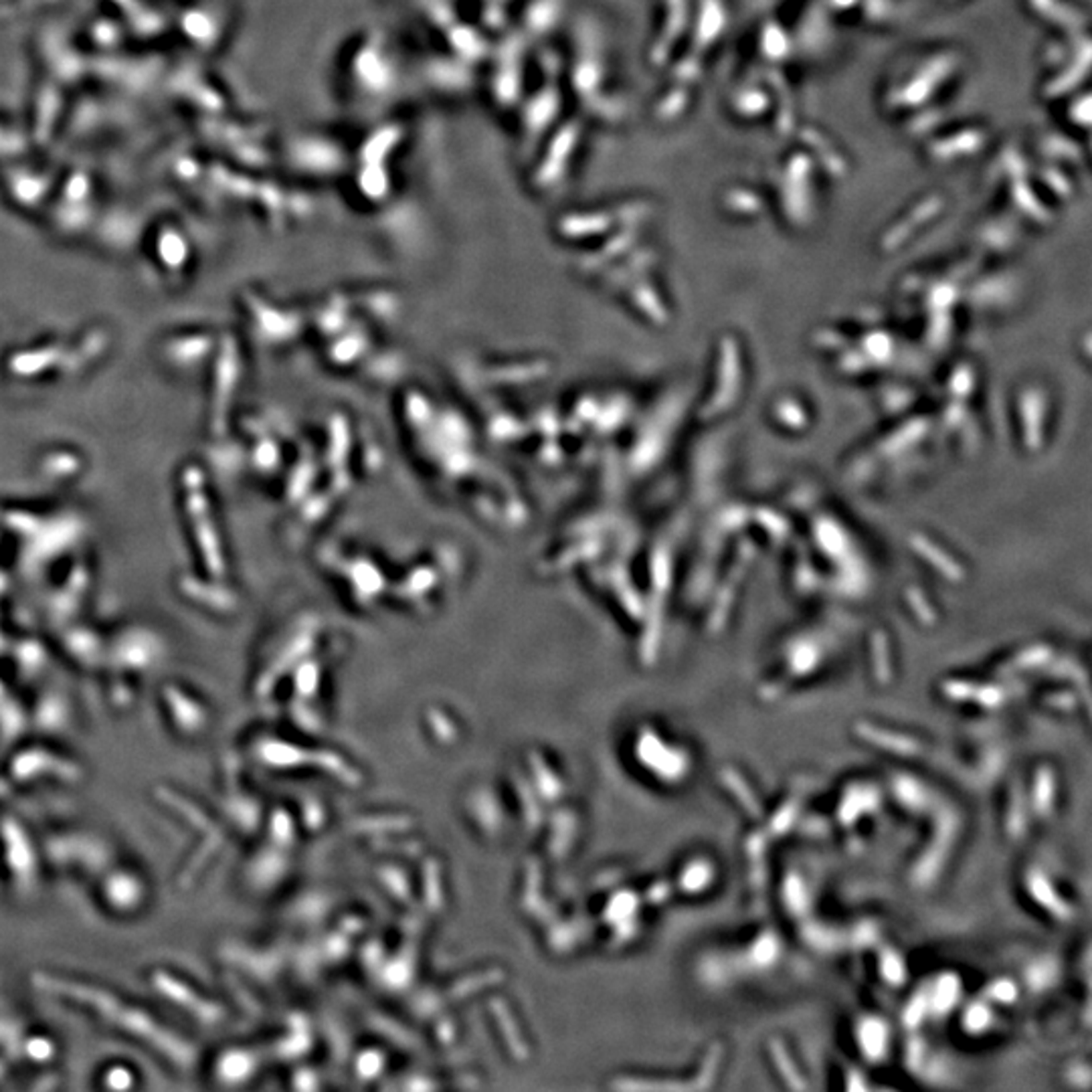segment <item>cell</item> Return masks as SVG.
Segmentation results:
<instances>
[{"mask_svg": "<svg viewBox=\"0 0 1092 1092\" xmlns=\"http://www.w3.org/2000/svg\"><path fill=\"white\" fill-rule=\"evenodd\" d=\"M33 981L39 990L55 993L66 1002L88 1007L98 1020L108 1022L114 1026V1030L126 1032L146 1042V1046L156 1048L161 1054L173 1058V1062L180 1066L190 1064V1058H193L190 1046L180 1040L176 1034L164 1030L166 1026H162L150 1014H146L142 1007L126 1003L124 1000L115 998L114 993L95 988V985L61 978V975L39 971L35 973Z\"/></svg>", "mask_w": 1092, "mask_h": 1092, "instance_id": "obj_1", "label": "cell"}, {"mask_svg": "<svg viewBox=\"0 0 1092 1092\" xmlns=\"http://www.w3.org/2000/svg\"><path fill=\"white\" fill-rule=\"evenodd\" d=\"M132 1083H134L132 1074L122 1066L110 1068L108 1076H105V1086L108 1088H128V1086H132Z\"/></svg>", "mask_w": 1092, "mask_h": 1092, "instance_id": "obj_2", "label": "cell"}, {"mask_svg": "<svg viewBox=\"0 0 1092 1092\" xmlns=\"http://www.w3.org/2000/svg\"><path fill=\"white\" fill-rule=\"evenodd\" d=\"M990 991L993 993V998H998L1000 1002L1010 1003V1002L1015 1000V988H1014L1012 983H1007V981L993 983L991 988H990Z\"/></svg>", "mask_w": 1092, "mask_h": 1092, "instance_id": "obj_3", "label": "cell"}]
</instances>
